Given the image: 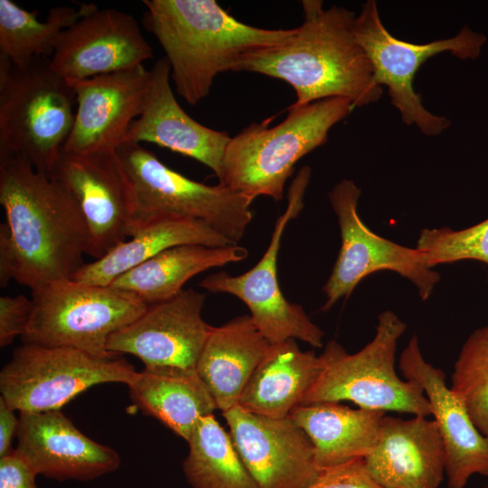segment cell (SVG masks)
I'll list each match as a JSON object with an SVG mask.
<instances>
[{"mask_svg": "<svg viewBox=\"0 0 488 488\" xmlns=\"http://www.w3.org/2000/svg\"><path fill=\"white\" fill-rule=\"evenodd\" d=\"M0 203L11 233L14 281L33 290L71 279L83 267L89 229L60 183L21 158L0 161Z\"/></svg>", "mask_w": 488, "mask_h": 488, "instance_id": "2", "label": "cell"}, {"mask_svg": "<svg viewBox=\"0 0 488 488\" xmlns=\"http://www.w3.org/2000/svg\"><path fill=\"white\" fill-rule=\"evenodd\" d=\"M135 192L128 238L161 220L202 221L238 244L252 221V201L219 183L208 185L169 168L139 143L117 148Z\"/></svg>", "mask_w": 488, "mask_h": 488, "instance_id": "6", "label": "cell"}, {"mask_svg": "<svg viewBox=\"0 0 488 488\" xmlns=\"http://www.w3.org/2000/svg\"><path fill=\"white\" fill-rule=\"evenodd\" d=\"M324 365L322 354L302 351L295 339L271 343L244 388L239 406L261 416L288 417Z\"/></svg>", "mask_w": 488, "mask_h": 488, "instance_id": "23", "label": "cell"}, {"mask_svg": "<svg viewBox=\"0 0 488 488\" xmlns=\"http://www.w3.org/2000/svg\"><path fill=\"white\" fill-rule=\"evenodd\" d=\"M305 19L282 43L255 52L237 71L282 80L296 91L292 107L329 99H349L354 108L377 102L381 87L353 34L355 14L321 0L301 2Z\"/></svg>", "mask_w": 488, "mask_h": 488, "instance_id": "1", "label": "cell"}, {"mask_svg": "<svg viewBox=\"0 0 488 488\" xmlns=\"http://www.w3.org/2000/svg\"><path fill=\"white\" fill-rule=\"evenodd\" d=\"M450 388L464 402L476 427L488 437V325L474 331L463 344Z\"/></svg>", "mask_w": 488, "mask_h": 488, "instance_id": "30", "label": "cell"}, {"mask_svg": "<svg viewBox=\"0 0 488 488\" xmlns=\"http://www.w3.org/2000/svg\"><path fill=\"white\" fill-rule=\"evenodd\" d=\"M354 108L343 98H329L287 108L286 117L269 127L251 124L231 137L224 153L219 183L252 202L267 196L283 199L296 164L323 145L330 129Z\"/></svg>", "mask_w": 488, "mask_h": 488, "instance_id": "4", "label": "cell"}, {"mask_svg": "<svg viewBox=\"0 0 488 488\" xmlns=\"http://www.w3.org/2000/svg\"><path fill=\"white\" fill-rule=\"evenodd\" d=\"M311 178V168L304 166L293 180L285 211L276 221L269 244L256 265L247 272L231 276L225 271L204 277L200 286L211 293H225L240 299L250 316L270 343L289 339L301 340L313 347H323L324 331L312 322L300 305L283 295L277 279V263L284 230L304 207V196Z\"/></svg>", "mask_w": 488, "mask_h": 488, "instance_id": "11", "label": "cell"}, {"mask_svg": "<svg viewBox=\"0 0 488 488\" xmlns=\"http://www.w3.org/2000/svg\"><path fill=\"white\" fill-rule=\"evenodd\" d=\"M72 195L86 221L89 256L99 259L128 238L135 208L130 178L117 150L61 149L50 174Z\"/></svg>", "mask_w": 488, "mask_h": 488, "instance_id": "13", "label": "cell"}, {"mask_svg": "<svg viewBox=\"0 0 488 488\" xmlns=\"http://www.w3.org/2000/svg\"><path fill=\"white\" fill-rule=\"evenodd\" d=\"M221 414L258 488H307L321 474L310 439L289 416H261L239 405Z\"/></svg>", "mask_w": 488, "mask_h": 488, "instance_id": "14", "label": "cell"}, {"mask_svg": "<svg viewBox=\"0 0 488 488\" xmlns=\"http://www.w3.org/2000/svg\"><path fill=\"white\" fill-rule=\"evenodd\" d=\"M361 190L351 179L337 183L329 192L336 214L342 245L331 275L323 286L329 310L338 300L348 297L367 276L390 270L414 284L422 300H427L440 280L418 249H410L372 232L357 211Z\"/></svg>", "mask_w": 488, "mask_h": 488, "instance_id": "12", "label": "cell"}, {"mask_svg": "<svg viewBox=\"0 0 488 488\" xmlns=\"http://www.w3.org/2000/svg\"><path fill=\"white\" fill-rule=\"evenodd\" d=\"M307 488H382L368 474L362 458L323 470Z\"/></svg>", "mask_w": 488, "mask_h": 488, "instance_id": "32", "label": "cell"}, {"mask_svg": "<svg viewBox=\"0 0 488 488\" xmlns=\"http://www.w3.org/2000/svg\"><path fill=\"white\" fill-rule=\"evenodd\" d=\"M32 300L23 295L0 297V346L6 347L22 336L29 323Z\"/></svg>", "mask_w": 488, "mask_h": 488, "instance_id": "33", "label": "cell"}, {"mask_svg": "<svg viewBox=\"0 0 488 488\" xmlns=\"http://www.w3.org/2000/svg\"><path fill=\"white\" fill-rule=\"evenodd\" d=\"M363 463L382 488H439L445 451L434 419L384 416L379 436Z\"/></svg>", "mask_w": 488, "mask_h": 488, "instance_id": "20", "label": "cell"}, {"mask_svg": "<svg viewBox=\"0 0 488 488\" xmlns=\"http://www.w3.org/2000/svg\"><path fill=\"white\" fill-rule=\"evenodd\" d=\"M32 292V312L21 336L25 344L68 347L99 357L117 356L107 351L109 337L146 309L136 296L111 286L53 282Z\"/></svg>", "mask_w": 488, "mask_h": 488, "instance_id": "8", "label": "cell"}, {"mask_svg": "<svg viewBox=\"0 0 488 488\" xmlns=\"http://www.w3.org/2000/svg\"><path fill=\"white\" fill-rule=\"evenodd\" d=\"M384 416V411L351 408L340 402L302 404L289 414L310 439L322 471L367 456Z\"/></svg>", "mask_w": 488, "mask_h": 488, "instance_id": "24", "label": "cell"}, {"mask_svg": "<svg viewBox=\"0 0 488 488\" xmlns=\"http://www.w3.org/2000/svg\"><path fill=\"white\" fill-rule=\"evenodd\" d=\"M271 343L243 314L212 326L195 371L221 412L239 405V398Z\"/></svg>", "mask_w": 488, "mask_h": 488, "instance_id": "22", "label": "cell"}, {"mask_svg": "<svg viewBox=\"0 0 488 488\" xmlns=\"http://www.w3.org/2000/svg\"><path fill=\"white\" fill-rule=\"evenodd\" d=\"M135 372L130 363L116 356L23 343L1 370L0 397L20 413L61 409L89 388L127 384Z\"/></svg>", "mask_w": 488, "mask_h": 488, "instance_id": "10", "label": "cell"}, {"mask_svg": "<svg viewBox=\"0 0 488 488\" xmlns=\"http://www.w3.org/2000/svg\"><path fill=\"white\" fill-rule=\"evenodd\" d=\"M69 80L42 57L14 64L0 55V161L21 158L50 174L73 127Z\"/></svg>", "mask_w": 488, "mask_h": 488, "instance_id": "5", "label": "cell"}, {"mask_svg": "<svg viewBox=\"0 0 488 488\" xmlns=\"http://www.w3.org/2000/svg\"><path fill=\"white\" fill-rule=\"evenodd\" d=\"M153 56L131 14L96 8L61 33L50 62L63 78L83 80L136 67Z\"/></svg>", "mask_w": 488, "mask_h": 488, "instance_id": "17", "label": "cell"}, {"mask_svg": "<svg viewBox=\"0 0 488 488\" xmlns=\"http://www.w3.org/2000/svg\"><path fill=\"white\" fill-rule=\"evenodd\" d=\"M187 244L225 247L233 243L200 221L161 220L143 227L130 239L120 243L102 258L84 264L71 279L89 285L109 286L119 276L160 252Z\"/></svg>", "mask_w": 488, "mask_h": 488, "instance_id": "27", "label": "cell"}, {"mask_svg": "<svg viewBox=\"0 0 488 488\" xmlns=\"http://www.w3.org/2000/svg\"><path fill=\"white\" fill-rule=\"evenodd\" d=\"M37 475L15 450L0 458V488H38Z\"/></svg>", "mask_w": 488, "mask_h": 488, "instance_id": "34", "label": "cell"}, {"mask_svg": "<svg viewBox=\"0 0 488 488\" xmlns=\"http://www.w3.org/2000/svg\"><path fill=\"white\" fill-rule=\"evenodd\" d=\"M406 328L387 310L378 316L373 339L359 352L350 354L338 343L329 342L322 353L324 368L300 405L348 400L366 409L431 415L422 387L401 380L395 370L398 341Z\"/></svg>", "mask_w": 488, "mask_h": 488, "instance_id": "7", "label": "cell"}, {"mask_svg": "<svg viewBox=\"0 0 488 488\" xmlns=\"http://www.w3.org/2000/svg\"><path fill=\"white\" fill-rule=\"evenodd\" d=\"M247 256L248 249L238 244L175 246L119 276L109 286L136 296L146 305H155L176 296L195 275Z\"/></svg>", "mask_w": 488, "mask_h": 488, "instance_id": "26", "label": "cell"}, {"mask_svg": "<svg viewBox=\"0 0 488 488\" xmlns=\"http://www.w3.org/2000/svg\"><path fill=\"white\" fill-rule=\"evenodd\" d=\"M133 402L188 441L197 422L218 409L195 370L145 367L126 384Z\"/></svg>", "mask_w": 488, "mask_h": 488, "instance_id": "25", "label": "cell"}, {"mask_svg": "<svg viewBox=\"0 0 488 488\" xmlns=\"http://www.w3.org/2000/svg\"><path fill=\"white\" fill-rule=\"evenodd\" d=\"M16 453L37 474L90 481L116 471L118 454L86 436L61 409L20 413Z\"/></svg>", "mask_w": 488, "mask_h": 488, "instance_id": "19", "label": "cell"}, {"mask_svg": "<svg viewBox=\"0 0 488 488\" xmlns=\"http://www.w3.org/2000/svg\"><path fill=\"white\" fill-rule=\"evenodd\" d=\"M353 34L371 63L375 84L388 88L391 104L400 113L402 121L415 125L429 136L440 135L450 126V120L424 108L413 87L417 71L428 59L445 52L462 60H474L486 42L483 34L467 25L447 39L422 44L402 41L385 28L373 0H368L356 15Z\"/></svg>", "mask_w": 488, "mask_h": 488, "instance_id": "9", "label": "cell"}, {"mask_svg": "<svg viewBox=\"0 0 488 488\" xmlns=\"http://www.w3.org/2000/svg\"><path fill=\"white\" fill-rule=\"evenodd\" d=\"M76 96L72 129L63 149L85 154L117 150L141 115L151 73L143 64L83 80H68Z\"/></svg>", "mask_w": 488, "mask_h": 488, "instance_id": "16", "label": "cell"}, {"mask_svg": "<svg viewBox=\"0 0 488 488\" xmlns=\"http://www.w3.org/2000/svg\"><path fill=\"white\" fill-rule=\"evenodd\" d=\"M206 295L183 289L176 296L155 305L135 321L113 333L107 351L128 353L145 367L195 370L211 325L202 316Z\"/></svg>", "mask_w": 488, "mask_h": 488, "instance_id": "15", "label": "cell"}, {"mask_svg": "<svg viewBox=\"0 0 488 488\" xmlns=\"http://www.w3.org/2000/svg\"><path fill=\"white\" fill-rule=\"evenodd\" d=\"M14 255L10 229L5 221L0 224V286L5 287L14 280Z\"/></svg>", "mask_w": 488, "mask_h": 488, "instance_id": "36", "label": "cell"}, {"mask_svg": "<svg viewBox=\"0 0 488 488\" xmlns=\"http://www.w3.org/2000/svg\"><path fill=\"white\" fill-rule=\"evenodd\" d=\"M428 267L474 259L488 265V219L459 230L423 229L417 247Z\"/></svg>", "mask_w": 488, "mask_h": 488, "instance_id": "31", "label": "cell"}, {"mask_svg": "<svg viewBox=\"0 0 488 488\" xmlns=\"http://www.w3.org/2000/svg\"><path fill=\"white\" fill-rule=\"evenodd\" d=\"M399 367L406 380L422 387L428 399L444 446L447 487L465 488L474 474L488 476V437L446 386L444 371L425 361L416 335L402 351Z\"/></svg>", "mask_w": 488, "mask_h": 488, "instance_id": "18", "label": "cell"}, {"mask_svg": "<svg viewBox=\"0 0 488 488\" xmlns=\"http://www.w3.org/2000/svg\"><path fill=\"white\" fill-rule=\"evenodd\" d=\"M96 8L93 4H80L78 8L57 6L42 22L37 10L28 11L11 0H0V55L14 64L51 58L61 33Z\"/></svg>", "mask_w": 488, "mask_h": 488, "instance_id": "28", "label": "cell"}, {"mask_svg": "<svg viewBox=\"0 0 488 488\" xmlns=\"http://www.w3.org/2000/svg\"><path fill=\"white\" fill-rule=\"evenodd\" d=\"M150 73L143 111L131 124L124 142H149L165 147L203 164L218 178L231 136L200 124L181 108L170 85L166 58L155 61Z\"/></svg>", "mask_w": 488, "mask_h": 488, "instance_id": "21", "label": "cell"}, {"mask_svg": "<svg viewBox=\"0 0 488 488\" xmlns=\"http://www.w3.org/2000/svg\"><path fill=\"white\" fill-rule=\"evenodd\" d=\"M14 411L0 397V458L13 451L12 442L14 436L17 435L19 427V418L15 417Z\"/></svg>", "mask_w": 488, "mask_h": 488, "instance_id": "35", "label": "cell"}, {"mask_svg": "<svg viewBox=\"0 0 488 488\" xmlns=\"http://www.w3.org/2000/svg\"><path fill=\"white\" fill-rule=\"evenodd\" d=\"M144 26L166 54L176 92L190 105L206 98L215 78L257 52L285 42L294 29L239 22L214 0H144Z\"/></svg>", "mask_w": 488, "mask_h": 488, "instance_id": "3", "label": "cell"}, {"mask_svg": "<svg viewBox=\"0 0 488 488\" xmlns=\"http://www.w3.org/2000/svg\"><path fill=\"white\" fill-rule=\"evenodd\" d=\"M187 442L183 471L192 488H258L213 414L197 422Z\"/></svg>", "mask_w": 488, "mask_h": 488, "instance_id": "29", "label": "cell"}]
</instances>
